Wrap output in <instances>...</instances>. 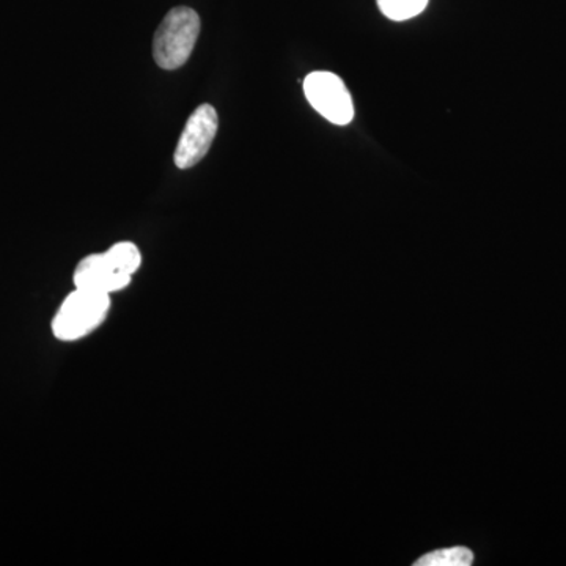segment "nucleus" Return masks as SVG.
<instances>
[{
	"instance_id": "obj_1",
	"label": "nucleus",
	"mask_w": 566,
	"mask_h": 566,
	"mask_svg": "<svg viewBox=\"0 0 566 566\" xmlns=\"http://www.w3.org/2000/svg\"><path fill=\"white\" fill-rule=\"evenodd\" d=\"M200 17L189 7L166 14L153 40V57L163 70H178L191 57L200 35Z\"/></svg>"
},
{
	"instance_id": "obj_2",
	"label": "nucleus",
	"mask_w": 566,
	"mask_h": 566,
	"mask_svg": "<svg viewBox=\"0 0 566 566\" xmlns=\"http://www.w3.org/2000/svg\"><path fill=\"white\" fill-rule=\"evenodd\" d=\"M111 311V294L76 289L52 319V333L62 342H77L98 329Z\"/></svg>"
},
{
	"instance_id": "obj_3",
	"label": "nucleus",
	"mask_w": 566,
	"mask_h": 566,
	"mask_svg": "<svg viewBox=\"0 0 566 566\" xmlns=\"http://www.w3.org/2000/svg\"><path fill=\"white\" fill-rule=\"evenodd\" d=\"M305 98L318 114L334 125L345 126L353 122L354 106L348 88L340 77L327 71H316L304 80Z\"/></svg>"
},
{
	"instance_id": "obj_4",
	"label": "nucleus",
	"mask_w": 566,
	"mask_h": 566,
	"mask_svg": "<svg viewBox=\"0 0 566 566\" xmlns=\"http://www.w3.org/2000/svg\"><path fill=\"white\" fill-rule=\"evenodd\" d=\"M218 128V112L211 104H200L182 129L174 155L175 166L185 170L191 169L197 163L202 161L211 148Z\"/></svg>"
},
{
	"instance_id": "obj_5",
	"label": "nucleus",
	"mask_w": 566,
	"mask_h": 566,
	"mask_svg": "<svg viewBox=\"0 0 566 566\" xmlns=\"http://www.w3.org/2000/svg\"><path fill=\"white\" fill-rule=\"evenodd\" d=\"M132 279L133 275L123 273L106 252L92 253L82 259L73 275L76 289L104 294L122 292L132 283Z\"/></svg>"
},
{
	"instance_id": "obj_6",
	"label": "nucleus",
	"mask_w": 566,
	"mask_h": 566,
	"mask_svg": "<svg viewBox=\"0 0 566 566\" xmlns=\"http://www.w3.org/2000/svg\"><path fill=\"white\" fill-rule=\"evenodd\" d=\"M474 562V554L468 547L457 546L434 551L416 562L417 566H469Z\"/></svg>"
},
{
	"instance_id": "obj_7",
	"label": "nucleus",
	"mask_w": 566,
	"mask_h": 566,
	"mask_svg": "<svg viewBox=\"0 0 566 566\" xmlns=\"http://www.w3.org/2000/svg\"><path fill=\"white\" fill-rule=\"evenodd\" d=\"M379 10L392 21H408L427 9L428 0H378Z\"/></svg>"
},
{
	"instance_id": "obj_8",
	"label": "nucleus",
	"mask_w": 566,
	"mask_h": 566,
	"mask_svg": "<svg viewBox=\"0 0 566 566\" xmlns=\"http://www.w3.org/2000/svg\"><path fill=\"white\" fill-rule=\"evenodd\" d=\"M106 253L111 256L112 262L120 268L123 273L134 275L139 271L142 255L136 244L123 241V243L112 245Z\"/></svg>"
}]
</instances>
